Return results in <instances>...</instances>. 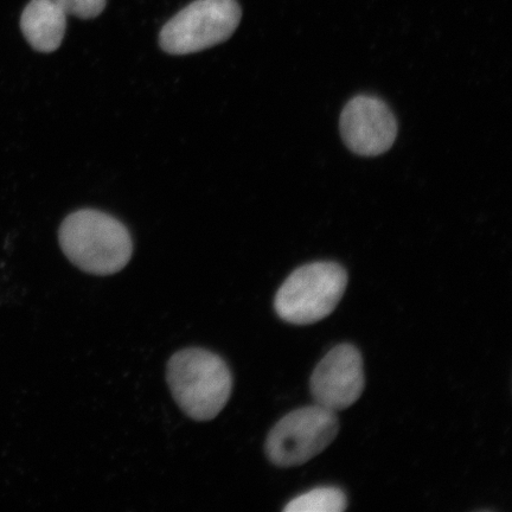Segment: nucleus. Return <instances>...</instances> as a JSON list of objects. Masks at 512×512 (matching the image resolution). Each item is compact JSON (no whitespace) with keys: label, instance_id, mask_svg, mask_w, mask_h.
Listing matches in <instances>:
<instances>
[{"label":"nucleus","instance_id":"nucleus-3","mask_svg":"<svg viewBox=\"0 0 512 512\" xmlns=\"http://www.w3.org/2000/svg\"><path fill=\"white\" fill-rule=\"evenodd\" d=\"M348 273L336 262H312L297 268L281 285L274 309L285 322L310 325L329 317L348 286Z\"/></svg>","mask_w":512,"mask_h":512},{"label":"nucleus","instance_id":"nucleus-4","mask_svg":"<svg viewBox=\"0 0 512 512\" xmlns=\"http://www.w3.org/2000/svg\"><path fill=\"white\" fill-rule=\"evenodd\" d=\"M338 433L336 412L319 405L299 408L285 415L268 434L267 458L283 469L304 465L334 443Z\"/></svg>","mask_w":512,"mask_h":512},{"label":"nucleus","instance_id":"nucleus-9","mask_svg":"<svg viewBox=\"0 0 512 512\" xmlns=\"http://www.w3.org/2000/svg\"><path fill=\"white\" fill-rule=\"evenodd\" d=\"M348 508V498L334 486L313 489L286 505V512H342Z\"/></svg>","mask_w":512,"mask_h":512},{"label":"nucleus","instance_id":"nucleus-7","mask_svg":"<svg viewBox=\"0 0 512 512\" xmlns=\"http://www.w3.org/2000/svg\"><path fill=\"white\" fill-rule=\"evenodd\" d=\"M341 134L345 145L363 157L380 156L393 146L398 123L386 102L373 95H358L344 107Z\"/></svg>","mask_w":512,"mask_h":512},{"label":"nucleus","instance_id":"nucleus-10","mask_svg":"<svg viewBox=\"0 0 512 512\" xmlns=\"http://www.w3.org/2000/svg\"><path fill=\"white\" fill-rule=\"evenodd\" d=\"M66 15L89 19L98 17L106 6V0H53Z\"/></svg>","mask_w":512,"mask_h":512},{"label":"nucleus","instance_id":"nucleus-6","mask_svg":"<svg viewBox=\"0 0 512 512\" xmlns=\"http://www.w3.org/2000/svg\"><path fill=\"white\" fill-rule=\"evenodd\" d=\"M366 377L360 350L351 344H339L318 363L310 388L316 405L330 411H344L361 398Z\"/></svg>","mask_w":512,"mask_h":512},{"label":"nucleus","instance_id":"nucleus-2","mask_svg":"<svg viewBox=\"0 0 512 512\" xmlns=\"http://www.w3.org/2000/svg\"><path fill=\"white\" fill-rule=\"evenodd\" d=\"M166 379L179 408L196 421L216 418L233 389V376L226 362L200 348L176 352L169 361Z\"/></svg>","mask_w":512,"mask_h":512},{"label":"nucleus","instance_id":"nucleus-5","mask_svg":"<svg viewBox=\"0 0 512 512\" xmlns=\"http://www.w3.org/2000/svg\"><path fill=\"white\" fill-rule=\"evenodd\" d=\"M241 8L236 0H196L171 18L160 31L165 53H198L227 41L238 29Z\"/></svg>","mask_w":512,"mask_h":512},{"label":"nucleus","instance_id":"nucleus-8","mask_svg":"<svg viewBox=\"0 0 512 512\" xmlns=\"http://www.w3.org/2000/svg\"><path fill=\"white\" fill-rule=\"evenodd\" d=\"M66 27V12L53 0H32L21 18L24 37L40 53H53L59 49Z\"/></svg>","mask_w":512,"mask_h":512},{"label":"nucleus","instance_id":"nucleus-1","mask_svg":"<svg viewBox=\"0 0 512 512\" xmlns=\"http://www.w3.org/2000/svg\"><path fill=\"white\" fill-rule=\"evenodd\" d=\"M59 240L72 264L96 275L124 270L133 252L131 234L124 224L98 210L69 215L62 223Z\"/></svg>","mask_w":512,"mask_h":512}]
</instances>
